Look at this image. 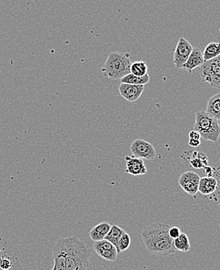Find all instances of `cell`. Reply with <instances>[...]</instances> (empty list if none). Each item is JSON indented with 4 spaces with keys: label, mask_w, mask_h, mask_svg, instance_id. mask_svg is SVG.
<instances>
[{
    "label": "cell",
    "mask_w": 220,
    "mask_h": 270,
    "mask_svg": "<svg viewBox=\"0 0 220 270\" xmlns=\"http://www.w3.org/2000/svg\"><path fill=\"white\" fill-rule=\"evenodd\" d=\"M171 226L163 223H155L143 229L142 238L146 249L154 255L167 256L176 252L173 240L169 235Z\"/></svg>",
    "instance_id": "cell-1"
},
{
    "label": "cell",
    "mask_w": 220,
    "mask_h": 270,
    "mask_svg": "<svg viewBox=\"0 0 220 270\" xmlns=\"http://www.w3.org/2000/svg\"><path fill=\"white\" fill-rule=\"evenodd\" d=\"M67 270H86L89 267L91 250L77 237L65 238Z\"/></svg>",
    "instance_id": "cell-2"
},
{
    "label": "cell",
    "mask_w": 220,
    "mask_h": 270,
    "mask_svg": "<svg viewBox=\"0 0 220 270\" xmlns=\"http://www.w3.org/2000/svg\"><path fill=\"white\" fill-rule=\"evenodd\" d=\"M131 64L130 53L112 51L108 55L101 72L109 80H121L130 74Z\"/></svg>",
    "instance_id": "cell-3"
},
{
    "label": "cell",
    "mask_w": 220,
    "mask_h": 270,
    "mask_svg": "<svg viewBox=\"0 0 220 270\" xmlns=\"http://www.w3.org/2000/svg\"><path fill=\"white\" fill-rule=\"evenodd\" d=\"M194 129L199 133L203 139L206 140L216 143L220 137V125L218 120L211 116L210 114L204 111H200L196 113Z\"/></svg>",
    "instance_id": "cell-4"
},
{
    "label": "cell",
    "mask_w": 220,
    "mask_h": 270,
    "mask_svg": "<svg viewBox=\"0 0 220 270\" xmlns=\"http://www.w3.org/2000/svg\"><path fill=\"white\" fill-rule=\"evenodd\" d=\"M201 80L212 88L220 89V64L217 59L205 62L199 68Z\"/></svg>",
    "instance_id": "cell-5"
},
{
    "label": "cell",
    "mask_w": 220,
    "mask_h": 270,
    "mask_svg": "<svg viewBox=\"0 0 220 270\" xmlns=\"http://www.w3.org/2000/svg\"><path fill=\"white\" fill-rule=\"evenodd\" d=\"M130 151L132 153L133 156L141 158L142 160L146 159L152 160L156 156L153 145L142 139H135L131 143Z\"/></svg>",
    "instance_id": "cell-6"
},
{
    "label": "cell",
    "mask_w": 220,
    "mask_h": 270,
    "mask_svg": "<svg viewBox=\"0 0 220 270\" xmlns=\"http://www.w3.org/2000/svg\"><path fill=\"white\" fill-rule=\"evenodd\" d=\"M193 51L192 44L186 40L185 38H180L175 48L173 55V63L177 68H182L183 66L188 61V58Z\"/></svg>",
    "instance_id": "cell-7"
},
{
    "label": "cell",
    "mask_w": 220,
    "mask_h": 270,
    "mask_svg": "<svg viewBox=\"0 0 220 270\" xmlns=\"http://www.w3.org/2000/svg\"><path fill=\"white\" fill-rule=\"evenodd\" d=\"M200 180L201 178L197 173L193 171H187L182 174L179 179V185L188 194L195 196L198 192Z\"/></svg>",
    "instance_id": "cell-8"
},
{
    "label": "cell",
    "mask_w": 220,
    "mask_h": 270,
    "mask_svg": "<svg viewBox=\"0 0 220 270\" xmlns=\"http://www.w3.org/2000/svg\"><path fill=\"white\" fill-rule=\"evenodd\" d=\"M66 241L65 238H60L56 242L52 249V259L54 266L50 270H67V262H66Z\"/></svg>",
    "instance_id": "cell-9"
},
{
    "label": "cell",
    "mask_w": 220,
    "mask_h": 270,
    "mask_svg": "<svg viewBox=\"0 0 220 270\" xmlns=\"http://www.w3.org/2000/svg\"><path fill=\"white\" fill-rule=\"evenodd\" d=\"M93 249L97 255L109 262H114L118 255V251L115 246L105 239L95 242Z\"/></svg>",
    "instance_id": "cell-10"
},
{
    "label": "cell",
    "mask_w": 220,
    "mask_h": 270,
    "mask_svg": "<svg viewBox=\"0 0 220 270\" xmlns=\"http://www.w3.org/2000/svg\"><path fill=\"white\" fill-rule=\"evenodd\" d=\"M120 93L123 98L130 102L138 101L143 93L145 87L142 85H132V84H121L119 86Z\"/></svg>",
    "instance_id": "cell-11"
},
{
    "label": "cell",
    "mask_w": 220,
    "mask_h": 270,
    "mask_svg": "<svg viewBox=\"0 0 220 270\" xmlns=\"http://www.w3.org/2000/svg\"><path fill=\"white\" fill-rule=\"evenodd\" d=\"M125 160H126V173H128L129 175L138 176V175H144L147 173L146 164L141 158L134 156H126Z\"/></svg>",
    "instance_id": "cell-12"
},
{
    "label": "cell",
    "mask_w": 220,
    "mask_h": 270,
    "mask_svg": "<svg viewBox=\"0 0 220 270\" xmlns=\"http://www.w3.org/2000/svg\"><path fill=\"white\" fill-rule=\"evenodd\" d=\"M205 63L203 53L199 48H193L192 54L188 58V61L183 66L182 68L192 73V71L197 67H201Z\"/></svg>",
    "instance_id": "cell-13"
},
{
    "label": "cell",
    "mask_w": 220,
    "mask_h": 270,
    "mask_svg": "<svg viewBox=\"0 0 220 270\" xmlns=\"http://www.w3.org/2000/svg\"><path fill=\"white\" fill-rule=\"evenodd\" d=\"M190 155H187L188 163L192 168L196 169H203L209 166V160L206 154L197 151H190Z\"/></svg>",
    "instance_id": "cell-14"
},
{
    "label": "cell",
    "mask_w": 220,
    "mask_h": 270,
    "mask_svg": "<svg viewBox=\"0 0 220 270\" xmlns=\"http://www.w3.org/2000/svg\"><path fill=\"white\" fill-rule=\"evenodd\" d=\"M111 226L112 225H109V223H100L90 230L89 236L91 239L95 242H100L105 239V236L111 229Z\"/></svg>",
    "instance_id": "cell-15"
},
{
    "label": "cell",
    "mask_w": 220,
    "mask_h": 270,
    "mask_svg": "<svg viewBox=\"0 0 220 270\" xmlns=\"http://www.w3.org/2000/svg\"><path fill=\"white\" fill-rule=\"evenodd\" d=\"M218 186L217 179L213 177H203L200 180L198 192L202 195H210L216 192Z\"/></svg>",
    "instance_id": "cell-16"
},
{
    "label": "cell",
    "mask_w": 220,
    "mask_h": 270,
    "mask_svg": "<svg viewBox=\"0 0 220 270\" xmlns=\"http://www.w3.org/2000/svg\"><path fill=\"white\" fill-rule=\"evenodd\" d=\"M206 112L216 119L220 120V93L209 98Z\"/></svg>",
    "instance_id": "cell-17"
},
{
    "label": "cell",
    "mask_w": 220,
    "mask_h": 270,
    "mask_svg": "<svg viewBox=\"0 0 220 270\" xmlns=\"http://www.w3.org/2000/svg\"><path fill=\"white\" fill-rule=\"evenodd\" d=\"M220 55V42H211L205 47L203 57L205 62L210 61L212 59H216Z\"/></svg>",
    "instance_id": "cell-18"
},
{
    "label": "cell",
    "mask_w": 220,
    "mask_h": 270,
    "mask_svg": "<svg viewBox=\"0 0 220 270\" xmlns=\"http://www.w3.org/2000/svg\"><path fill=\"white\" fill-rule=\"evenodd\" d=\"M124 233L125 230H122L120 226H117V225H112L111 229L109 230L107 235L105 236V239L107 240L109 242H111L117 250L120 238Z\"/></svg>",
    "instance_id": "cell-19"
},
{
    "label": "cell",
    "mask_w": 220,
    "mask_h": 270,
    "mask_svg": "<svg viewBox=\"0 0 220 270\" xmlns=\"http://www.w3.org/2000/svg\"><path fill=\"white\" fill-rule=\"evenodd\" d=\"M149 75L139 77V76H134V75H126L123 78L121 79V84H132V85H146L149 83Z\"/></svg>",
    "instance_id": "cell-20"
},
{
    "label": "cell",
    "mask_w": 220,
    "mask_h": 270,
    "mask_svg": "<svg viewBox=\"0 0 220 270\" xmlns=\"http://www.w3.org/2000/svg\"><path fill=\"white\" fill-rule=\"evenodd\" d=\"M173 246L176 251L187 252L190 251L191 245H190L189 238L188 235L184 233H181L178 238L173 240Z\"/></svg>",
    "instance_id": "cell-21"
},
{
    "label": "cell",
    "mask_w": 220,
    "mask_h": 270,
    "mask_svg": "<svg viewBox=\"0 0 220 270\" xmlns=\"http://www.w3.org/2000/svg\"><path fill=\"white\" fill-rule=\"evenodd\" d=\"M130 73L134 76H142L147 74V65L146 62L137 61L132 63L130 67Z\"/></svg>",
    "instance_id": "cell-22"
},
{
    "label": "cell",
    "mask_w": 220,
    "mask_h": 270,
    "mask_svg": "<svg viewBox=\"0 0 220 270\" xmlns=\"http://www.w3.org/2000/svg\"><path fill=\"white\" fill-rule=\"evenodd\" d=\"M130 242L131 241H130V235L127 233L125 232L120 238L119 242H118V247H117L118 254L128 249V248L130 246Z\"/></svg>",
    "instance_id": "cell-23"
},
{
    "label": "cell",
    "mask_w": 220,
    "mask_h": 270,
    "mask_svg": "<svg viewBox=\"0 0 220 270\" xmlns=\"http://www.w3.org/2000/svg\"><path fill=\"white\" fill-rule=\"evenodd\" d=\"M13 267V263L10 259L5 257H0V269L2 270H10Z\"/></svg>",
    "instance_id": "cell-24"
},
{
    "label": "cell",
    "mask_w": 220,
    "mask_h": 270,
    "mask_svg": "<svg viewBox=\"0 0 220 270\" xmlns=\"http://www.w3.org/2000/svg\"><path fill=\"white\" fill-rule=\"evenodd\" d=\"M180 234H181V231H180V229L179 228L178 226H171L170 230H169V235L172 240L178 238Z\"/></svg>",
    "instance_id": "cell-25"
},
{
    "label": "cell",
    "mask_w": 220,
    "mask_h": 270,
    "mask_svg": "<svg viewBox=\"0 0 220 270\" xmlns=\"http://www.w3.org/2000/svg\"><path fill=\"white\" fill-rule=\"evenodd\" d=\"M201 135H200L198 132L194 130V131H191L189 133V139H196V140H200L201 139Z\"/></svg>",
    "instance_id": "cell-26"
},
{
    "label": "cell",
    "mask_w": 220,
    "mask_h": 270,
    "mask_svg": "<svg viewBox=\"0 0 220 270\" xmlns=\"http://www.w3.org/2000/svg\"><path fill=\"white\" fill-rule=\"evenodd\" d=\"M188 143H189L191 147H197L198 146H200V144H201V140H196V139H189Z\"/></svg>",
    "instance_id": "cell-27"
},
{
    "label": "cell",
    "mask_w": 220,
    "mask_h": 270,
    "mask_svg": "<svg viewBox=\"0 0 220 270\" xmlns=\"http://www.w3.org/2000/svg\"><path fill=\"white\" fill-rule=\"evenodd\" d=\"M203 171L208 175V177H212V174H213V169L209 166H207L205 168H203Z\"/></svg>",
    "instance_id": "cell-28"
},
{
    "label": "cell",
    "mask_w": 220,
    "mask_h": 270,
    "mask_svg": "<svg viewBox=\"0 0 220 270\" xmlns=\"http://www.w3.org/2000/svg\"><path fill=\"white\" fill-rule=\"evenodd\" d=\"M216 59H217V61H218L219 63H220V56H218V57L216 58Z\"/></svg>",
    "instance_id": "cell-29"
},
{
    "label": "cell",
    "mask_w": 220,
    "mask_h": 270,
    "mask_svg": "<svg viewBox=\"0 0 220 270\" xmlns=\"http://www.w3.org/2000/svg\"></svg>",
    "instance_id": "cell-30"
},
{
    "label": "cell",
    "mask_w": 220,
    "mask_h": 270,
    "mask_svg": "<svg viewBox=\"0 0 220 270\" xmlns=\"http://www.w3.org/2000/svg\"></svg>",
    "instance_id": "cell-31"
}]
</instances>
